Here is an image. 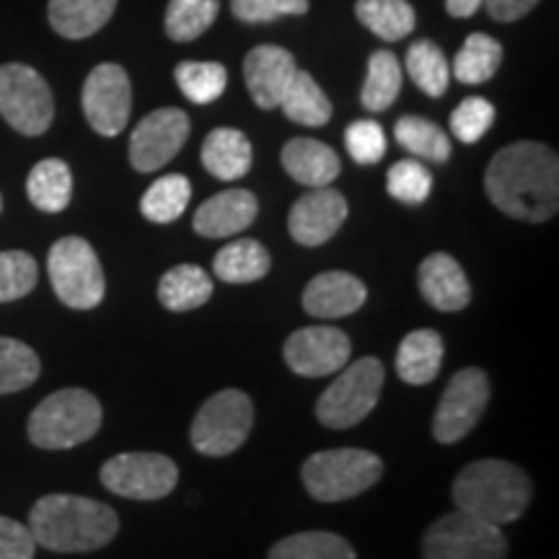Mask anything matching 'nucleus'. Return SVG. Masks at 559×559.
Masks as SVG:
<instances>
[{
    "label": "nucleus",
    "instance_id": "obj_47",
    "mask_svg": "<svg viewBox=\"0 0 559 559\" xmlns=\"http://www.w3.org/2000/svg\"><path fill=\"white\" fill-rule=\"evenodd\" d=\"M0 210H3V198H0Z\"/></svg>",
    "mask_w": 559,
    "mask_h": 559
},
{
    "label": "nucleus",
    "instance_id": "obj_19",
    "mask_svg": "<svg viewBox=\"0 0 559 559\" xmlns=\"http://www.w3.org/2000/svg\"><path fill=\"white\" fill-rule=\"evenodd\" d=\"M260 213V202L249 190H226L202 202L194 213L192 226L205 239H226L241 234Z\"/></svg>",
    "mask_w": 559,
    "mask_h": 559
},
{
    "label": "nucleus",
    "instance_id": "obj_35",
    "mask_svg": "<svg viewBox=\"0 0 559 559\" xmlns=\"http://www.w3.org/2000/svg\"><path fill=\"white\" fill-rule=\"evenodd\" d=\"M270 559H355V549L330 531H304L277 542Z\"/></svg>",
    "mask_w": 559,
    "mask_h": 559
},
{
    "label": "nucleus",
    "instance_id": "obj_29",
    "mask_svg": "<svg viewBox=\"0 0 559 559\" xmlns=\"http://www.w3.org/2000/svg\"><path fill=\"white\" fill-rule=\"evenodd\" d=\"M355 13L360 24L383 41L409 37L417 24V13L407 0H358Z\"/></svg>",
    "mask_w": 559,
    "mask_h": 559
},
{
    "label": "nucleus",
    "instance_id": "obj_4",
    "mask_svg": "<svg viewBox=\"0 0 559 559\" xmlns=\"http://www.w3.org/2000/svg\"><path fill=\"white\" fill-rule=\"evenodd\" d=\"M102 404L86 389H62L37 404L26 432L37 449L66 451L86 443L102 428Z\"/></svg>",
    "mask_w": 559,
    "mask_h": 559
},
{
    "label": "nucleus",
    "instance_id": "obj_41",
    "mask_svg": "<svg viewBox=\"0 0 559 559\" xmlns=\"http://www.w3.org/2000/svg\"><path fill=\"white\" fill-rule=\"evenodd\" d=\"M495 122V107L481 96H469L453 109L451 115V132L461 143L472 145L485 138V132L492 128Z\"/></svg>",
    "mask_w": 559,
    "mask_h": 559
},
{
    "label": "nucleus",
    "instance_id": "obj_39",
    "mask_svg": "<svg viewBox=\"0 0 559 559\" xmlns=\"http://www.w3.org/2000/svg\"><path fill=\"white\" fill-rule=\"evenodd\" d=\"M37 260L26 251H0V304H11L37 288Z\"/></svg>",
    "mask_w": 559,
    "mask_h": 559
},
{
    "label": "nucleus",
    "instance_id": "obj_30",
    "mask_svg": "<svg viewBox=\"0 0 559 559\" xmlns=\"http://www.w3.org/2000/svg\"><path fill=\"white\" fill-rule=\"evenodd\" d=\"M402 91V66L400 58L389 50L370 55L368 75L362 83L360 102L368 111H383L396 102Z\"/></svg>",
    "mask_w": 559,
    "mask_h": 559
},
{
    "label": "nucleus",
    "instance_id": "obj_7",
    "mask_svg": "<svg viewBox=\"0 0 559 559\" xmlns=\"http://www.w3.org/2000/svg\"><path fill=\"white\" fill-rule=\"evenodd\" d=\"M254 425V404L239 389H226L202 404L192 419L190 440L202 456L221 459L247 443Z\"/></svg>",
    "mask_w": 559,
    "mask_h": 559
},
{
    "label": "nucleus",
    "instance_id": "obj_43",
    "mask_svg": "<svg viewBox=\"0 0 559 559\" xmlns=\"http://www.w3.org/2000/svg\"><path fill=\"white\" fill-rule=\"evenodd\" d=\"M230 11L247 24H267L280 16H304L309 0H230Z\"/></svg>",
    "mask_w": 559,
    "mask_h": 559
},
{
    "label": "nucleus",
    "instance_id": "obj_44",
    "mask_svg": "<svg viewBox=\"0 0 559 559\" xmlns=\"http://www.w3.org/2000/svg\"><path fill=\"white\" fill-rule=\"evenodd\" d=\"M37 542L29 526L0 515V559H34Z\"/></svg>",
    "mask_w": 559,
    "mask_h": 559
},
{
    "label": "nucleus",
    "instance_id": "obj_40",
    "mask_svg": "<svg viewBox=\"0 0 559 559\" xmlns=\"http://www.w3.org/2000/svg\"><path fill=\"white\" fill-rule=\"evenodd\" d=\"M386 190L404 205H423L430 198L432 174L419 160H400L389 169Z\"/></svg>",
    "mask_w": 559,
    "mask_h": 559
},
{
    "label": "nucleus",
    "instance_id": "obj_37",
    "mask_svg": "<svg viewBox=\"0 0 559 559\" xmlns=\"http://www.w3.org/2000/svg\"><path fill=\"white\" fill-rule=\"evenodd\" d=\"M174 79H177V86L181 94L194 104H213L218 102L226 91L228 73L221 62H179L177 70H174Z\"/></svg>",
    "mask_w": 559,
    "mask_h": 559
},
{
    "label": "nucleus",
    "instance_id": "obj_22",
    "mask_svg": "<svg viewBox=\"0 0 559 559\" xmlns=\"http://www.w3.org/2000/svg\"><path fill=\"white\" fill-rule=\"evenodd\" d=\"M202 166L223 181L247 177L251 169V143L241 130L218 128L202 143Z\"/></svg>",
    "mask_w": 559,
    "mask_h": 559
},
{
    "label": "nucleus",
    "instance_id": "obj_24",
    "mask_svg": "<svg viewBox=\"0 0 559 559\" xmlns=\"http://www.w3.org/2000/svg\"><path fill=\"white\" fill-rule=\"evenodd\" d=\"M117 0H50L52 29L66 39H86L107 26Z\"/></svg>",
    "mask_w": 559,
    "mask_h": 559
},
{
    "label": "nucleus",
    "instance_id": "obj_45",
    "mask_svg": "<svg viewBox=\"0 0 559 559\" xmlns=\"http://www.w3.org/2000/svg\"><path fill=\"white\" fill-rule=\"evenodd\" d=\"M487 3L489 16L495 21H519L526 16L528 11H534L539 5V0H481Z\"/></svg>",
    "mask_w": 559,
    "mask_h": 559
},
{
    "label": "nucleus",
    "instance_id": "obj_46",
    "mask_svg": "<svg viewBox=\"0 0 559 559\" xmlns=\"http://www.w3.org/2000/svg\"><path fill=\"white\" fill-rule=\"evenodd\" d=\"M481 9V0H445V11L453 19H469Z\"/></svg>",
    "mask_w": 559,
    "mask_h": 559
},
{
    "label": "nucleus",
    "instance_id": "obj_42",
    "mask_svg": "<svg viewBox=\"0 0 559 559\" xmlns=\"http://www.w3.org/2000/svg\"><path fill=\"white\" fill-rule=\"evenodd\" d=\"M345 145L355 164L373 166L386 153V135H383V128L379 122L358 120L345 130Z\"/></svg>",
    "mask_w": 559,
    "mask_h": 559
},
{
    "label": "nucleus",
    "instance_id": "obj_11",
    "mask_svg": "<svg viewBox=\"0 0 559 559\" xmlns=\"http://www.w3.org/2000/svg\"><path fill=\"white\" fill-rule=\"evenodd\" d=\"M102 485L130 500H160L177 487L179 469L164 453H120L102 466Z\"/></svg>",
    "mask_w": 559,
    "mask_h": 559
},
{
    "label": "nucleus",
    "instance_id": "obj_25",
    "mask_svg": "<svg viewBox=\"0 0 559 559\" xmlns=\"http://www.w3.org/2000/svg\"><path fill=\"white\" fill-rule=\"evenodd\" d=\"M210 296H213V277L198 264H177L158 283L160 306L177 313L200 309Z\"/></svg>",
    "mask_w": 559,
    "mask_h": 559
},
{
    "label": "nucleus",
    "instance_id": "obj_9",
    "mask_svg": "<svg viewBox=\"0 0 559 559\" xmlns=\"http://www.w3.org/2000/svg\"><path fill=\"white\" fill-rule=\"evenodd\" d=\"M508 542L500 526L464 510L438 519L423 539V559H506Z\"/></svg>",
    "mask_w": 559,
    "mask_h": 559
},
{
    "label": "nucleus",
    "instance_id": "obj_34",
    "mask_svg": "<svg viewBox=\"0 0 559 559\" xmlns=\"http://www.w3.org/2000/svg\"><path fill=\"white\" fill-rule=\"evenodd\" d=\"M407 73L409 79L415 81V86L423 91V94L432 96H443L449 91V81H451V66L445 62V55L436 41L430 39H419L407 50Z\"/></svg>",
    "mask_w": 559,
    "mask_h": 559
},
{
    "label": "nucleus",
    "instance_id": "obj_16",
    "mask_svg": "<svg viewBox=\"0 0 559 559\" xmlns=\"http://www.w3.org/2000/svg\"><path fill=\"white\" fill-rule=\"evenodd\" d=\"M347 221V200L332 187L317 190L296 200L288 215V230L300 247H321L332 239Z\"/></svg>",
    "mask_w": 559,
    "mask_h": 559
},
{
    "label": "nucleus",
    "instance_id": "obj_38",
    "mask_svg": "<svg viewBox=\"0 0 559 559\" xmlns=\"http://www.w3.org/2000/svg\"><path fill=\"white\" fill-rule=\"evenodd\" d=\"M37 353L24 342L0 337V394H16L29 389L39 376Z\"/></svg>",
    "mask_w": 559,
    "mask_h": 559
},
{
    "label": "nucleus",
    "instance_id": "obj_17",
    "mask_svg": "<svg viewBox=\"0 0 559 559\" xmlns=\"http://www.w3.org/2000/svg\"><path fill=\"white\" fill-rule=\"evenodd\" d=\"M296 70V58L283 47H254L243 60V79H247V88L257 107L277 109Z\"/></svg>",
    "mask_w": 559,
    "mask_h": 559
},
{
    "label": "nucleus",
    "instance_id": "obj_10",
    "mask_svg": "<svg viewBox=\"0 0 559 559\" xmlns=\"http://www.w3.org/2000/svg\"><path fill=\"white\" fill-rule=\"evenodd\" d=\"M0 117L26 138L50 130L55 117L52 91L37 70L21 62L0 66Z\"/></svg>",
    "mask_w": 559,
    "mask_h": 559
},
{
    "label": "nucleus",
    "instance_id": "obj_32",
    "mask_svg": "<svg viewBox=\"0 0 559 559\" xmlns=\"http://www.w3.org/2000/svg\"><path fill=\"white\" fill-rule=\"evenodd\" d=\"M192 198L190 179L181 174H166L153 181L140 200V213L151 223H174L181 218Z\"/></svg>",
    "mask_w": 559,
    "mask_h": 559
},
{
    "label": "nucleus",
    "instance_id": "obj_28",
    "mask_svg": "<svg viewBox=\"0 0 559 559\" xmlns=\"http://www.w3.org/2000/svg\"><path fill=\"white\" fill-rule=\"evenodd\" d=\"M280 109L290 122L306 124V128H321L332 120V102L306 70H296L290 86L280 99Z\"/></svg>",
    "mask_w": 559,
    "mask_h": 559
},
{
    "label": "nucleus",
    "instance_id": "obj_27",
    "mask_svg": "<svg viewBox=\"0 0 559 559\" xmlns=\"http://www.w3.org/2000/svg\"><path fill=\"white\" fill-rule=\"evenodd\" d=\"M272 267L270 251L254 239H239L223 247L213 260V272L218 280L230 285L257 283L267 275Z\"/></svg>",
    "mask_w": 559,
    "mask_h": 559
},
{
    "label": "nucleus",
    "instance_id": "obj_21",
    "mask_svg": "<svg viewBox=\"0 0 559 559\" xmlns=\"http://www.w3.org/2000/svg\"><path fill=\"white\" fill-rule=\"evenodd\" d=\"M283 166L298 185L311 187H330L340 177V156L330 145L313 138H293L283 148Z\"/></svg>",
    "mask_w": 559,
    "mask_h": 559
},
{
    "label": "nucleus",
    "instance_id": "obj_3",
    "mask_svg": "<svg viewBox=\"0 0 559 559\" xmlns=\"http://www.w3.org/2000/svg\"><path fill=\"white\" fill-rule=\"evenodd\" d=\"M531 498H534V485L526 472L510 461H472L453 479L456 508L495 526L519 521L526 513Z\"/></svg>",
    "mask_w": 559,
    "mask_h": 559
},
{
    "label": "nucleus",
    "instance_id": "obj_23",
    "mask_svg": "<svg viewBox=\"0 0 559 559\" xmlns=\"http://www.w3.org/2000/svg\"><path fill=\"white\" fill-rule=\"evenodd\" d=\"M443 366V340L436 330L409 332L396 349V373L412 386L436 381Z\"/></svg>",
    "mask_w": 559,
    "mask_h": 559
},
{
    "label": "nucleus",
    "instance_id": "obj_14",
    "mask_svg": "<svg viewBox=\"0 0 559 559\" xmlns=\"http://www.w3.org/2000/svg\"><path fill=\"white\" fill-rule=\"evenodd\" d=\"M190 138V117L181 109L164 107L143 117L130 138V164L140 174L158 171Z\"/></svg>",
    "mask_w": 559,
    "mask_h": 559
},
{
    "label": "nucleus",
    "instance_id": "obj_20",
    "mask_svg": "<svg viewBox=\"0 0 559 559\" xmlns=\"http://www.w3.org/2000/svg\"><path fill=\"white\" fill-rule=\"evenodd\" d=\"M368 298V288L349 272H321L306 285L304 309L319 319H342L360 311Z\"/></svg>",
    "mask_w": 559,
    "mask_h": 559
},
{
    "label": "nucleus",
    "instance_id": "obj_2",
    "mask_svg": "<svg viewBox=\"0 0 559 559\" xmlns=\"http://www.w3.org/2000/svg\"><path fill=\"white\" fill-rule=\"evenodd\" d=\"M29 531L39 547L79 555L107 547L120 531V519L107 502L81 495H45L34 502Z\"/></svg>",
    "mask_w": 559,
    "mask_h": 559
},
{
    "label": "nucleus",
    "instance_id": "obj_6",
    "mask_svg": "<svg viewBox=\"0 0 559 559\" xmlns=\"http://www.w3.org/2000/svg\"><path fill=\"white\" fill-rule=\"evenodd\" d=\"M47 272H50L55 296L68 309H96L107 293V277H104L99 257L81 236H66L52 243L50 254H47Z\"/></svg>",
    "mask_w": 559,
    "mask_h": 559
},
{
    "label": "nucleus",
    "instance_id": "obj_36",
    "mask_svg": "<svg viewBox=\"0 0 559 559\" xmlns=\"http://www.w3.org/2000/svg\"><path fill=\"white\" fill-rule=\"evenodd\" d=\"M221 0H169L166 34L174 41H192L205 34L218 19Z\"/></svg>",
    "mask_w": 559,
    "mask_h": 559
},
{
    "label": "nucleus",
    "instance_id": "obj_18",
    "mask_svg": "<svg viewBox=\"0 0 559 559\" xmlns=\"http://www.w3.org/2000/svg\"><path fill=\"white\" fill-rule=\"evenodd\" d=\"M419 293L438 311H461L472 304V285L461 264L445 251L430 254L417 272Z\"/></svg>",
    "mask_w": 559,
    "mask_h": 559
},
{
    "label": "nucleus",
    "instance_id": "obj_8",
    "mask_svg": "<svg viewBox=\"0 0 559 559\" xmlns=\"http://www.w3.org/2000/svg\"><path fill=\"white\" fill-rule=\"evenodd\" d=\"M383 366L379 358H360L340 373L317 402V417L324 428L345 430L366 419L379 404L383 389Z\"/></svg>",
    "mask_w": 559,
    "mask_h": 559
},
{
    "label": "nucleus",
    "instance_id": "obj_5",
    "mask_svg": "<svg viewBox=\"0 0 559 559\" xmlns=\"http://www.w3.org/2000/svg\"><path fill=\"white\" fill-rule=\"evenodd\" d=\"M383 461L362 449L319 451L306 459L300 477L309 495L319 502H342L358 498L381 479Z\"/></svg>",
    "mask_w": 559,
    "mask_h": 559
},
{
    "label": "nucleus",
    "instance_id": "obj_1",
    "mask_svg": "<svg viewBox=\"0 0 559 559\" xmlns=\"http://www.w3.org/2000/svg\"><path fill=\"white\" fill-rule=\"evenodd\" d=\"M487 198L515 221L544 223L557 215L559 160L544 143L521 140L495 153L485 174Z\"/></svg>",
    "mask_w": 559,
    "mask_h": 559
},
{
    "label": "nucleus",
    "instance_id": "obj_31",
    "mask_svg": "<svg viewBox=\"0 0 559 559\" xmlns=\"http://www.w3.org/2000/svg\"><path fill=\"white\" fill-rule=\"evenodd\" d=\"M502 47L498 39L487 37V34H472L466 37L456 58H453V75L466 86H479L487 83L500 70Z\"/></svg>",
    "mask_w": 559,
    "mask_h": 559
},
{
    "label": "nucleus",
    "instance_id": "obj_12",
    "mask_svg": "<svg viewBox=\"0 0 559 559\" xmlns=\"http://www.w3.org/2000/svg\"><path fill=\"white\" fill-rule=\"evenodd\" d=\"M489 402L487 373L479 368H464L453 376L443 396H440L436 419H432V436L438 443H459L477 428Z\"/></svg>",
    "mask_w": 559,
    "mask_h": 559
},
{
    "label": "nucleus",
    "instance_id": "obj_26",
    "mask_svg": "<svg viewBox=\"0 0 559 559\" xmlns=\"http://www.w3.org/2000/svg\"><path fill=\"white\" fill-rule=\"evenodd\" d=\"M26 194L41 213H62L73 198V174L60 158H45L29 171Z\"/></svg>",
    "mask_w": 559,
    "mask_h": 559
},
{
    "label": "nucleus",
    "instance_id": "obj_15",
    "mask_svg": "<svg viewBox=\"0 0 559 559\" xmlns=\"http://www.w3.org/2000/svg\"><path fill=\"white\" fill-rule=\"evenodd\" d=\"M283 353L293 373L304 379H321L347 366L353 345L347 334L334 326H304L290 334Z\"/></svg>",
    "mask_w": 559,
    "mask_h": 559
},
{
    "label": "nucleus",
    "instance_id": "obj_33",
    "mask_svg": "<svg viewBox=\"0 0 559 559\" xmlns=\"http://www.w3.org/2000/svg\"><path fill=\"white\" fill-rule=\"evenodd\" d=\"M396 143L407 148L412 156L430 160V164H445L451 158V140L445 130L425 117L407 115L394 128Z\"/></svg>",
    "mask_w": 559,
    "mask_h": 559
},
{
    "label": "nucleus",
    "instance_id": "obj_13",
    "mask_svg": "<svg viewBox=\"0 0 559 559\" xmlns=\"http://www.w3.org/2000/svg\"><path fill=\"white\" fill-rule=\"evenodd\" d=\"M81 104L88 124L99 135H120L132 109V88L124 68L117 62H102L91 70L83 83Z\"/></svg>",
    "mask_w": 559,
    "mask_h": 559
}]
</instances>
